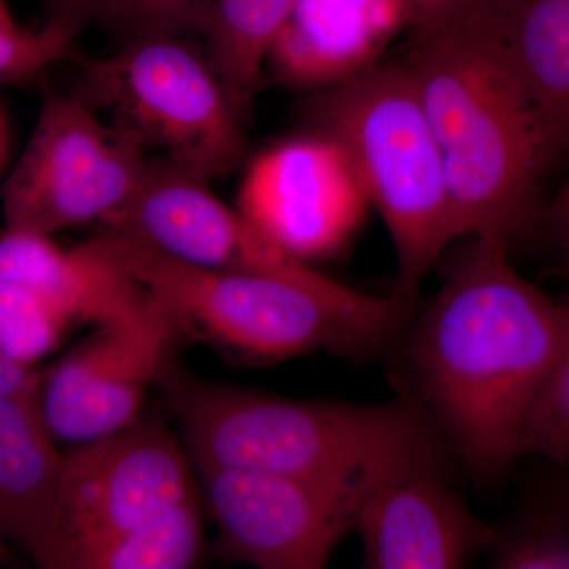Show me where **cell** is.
Returning <instances> with one entry per match:
<instances>
[{"label":"cell","mask_w":569,"mask_h":569,"mask_svg":"<svg viewBox=\"0 0 569 569\" xmlns=\"http://www.w3.org/2000/svg\"><path fill=\"white\" fill-rule=\"evenodd\" d=\"M501 239L471 238L432 301L406 326L422 410L485 481L519 458L531 400L569 346V296L523 279Z\"/></svg>","instance_id":"1"},{"label":"cell","mask_w":569,"mask_h":569,"mask_svg":"<svg viewBox=\"0 0 569 569\" xmlns=\"http://www.w3.org/2000/svg\"><path fill=\"white\" fill-rule=\"evenodd\" d=\"M503 0H459L418 28L403 63L447 171L456 234L509 249L542 233V178L557 162L537 104L509 58Z\"/></svg>","instance_id":"2"},{"label":"cell","mask_w":569,"mask_h":569,"mask_svg":"<svg viewBox=\"0 0 569 569\" xmlns=\"http://www.w3.org/2000/svg\"><path fill=\"white\" fill-rule=\"evenodd\" d=\"M157 385L198 468L312 478H365L418 462H445L448 443L415 400H296L190 376L174 355Z\"/></svg>","instance_id":"3"},{"label":"cell","mask_w":569,"mask_h":569,"mask_svg":"<svg viewBox=\"0 0 569 569\" xmlns=\"http://www.w3.org/2000/svg\"><path fill=\"white\" fill-rule=\"evenodd\" d=\"M149 293L170 307L179 329L239 358L280 362L329 351L377 353L402 335L413 302L370 296L347 302L287 282L183 263L116 234L88 241Z\"/></svg>","instance_id":"4"},{"label":"cell","mask_w":569,"mask_h":569,"mask_svg":"<svg viewBox=\"0 0 569 569\" xmlns=\"http://www.w3.org/2000/svg\"><path fill=\"white\" fill-rule=\"evenodd\" d=\"M320 92L310 118L347 153L370 208L387 224L397 258L395 296L413 302L427 272L458 239L443 159L413 80L406 66H377Z\"/></svg>","instance_id":"5"},{"label":"cell","mask_w":569,"mask_h":569,"mask_svg":"<svg viewBox=\"0 0 569 569\" xmlns=\"http://www.w3.org/2000/svg\"><path fill=\"white\" fill-rule=\"evenodd\" d=\"M71 93L160 162L201 181L244 156L241 116L211 62L179 36L133 37L114 54L86 61Z\"/></svg>","instance_id":"6"},{"label":"cell","mask_w":569,"mask_h":569,"mask_svg":"<svg viewBox=\"0 0 569 569\" xmlns=\"http://www.w3.org/2000/svg\"><path fill=\"white\" fill-rule=\"evenodd\" d=\"M149 153L69 93L48 92L31 140L2 189L6 227L52 234L103 223L137 193Z\"/></svg>","instance_id":"7"},{"label":"cell","mask_w":569,"mask_h":569,"mask_svg":"<svg viewBox=\"0 0 569 569\" xmlns=\"http://www.w3.org/2000/svg\"><path fill=\"white\" fill-rule=\"evenodd\" d=\"M186 455L159 422L134 419L63 456L40 548L41 569H70L82 552L193 493Z\"/></svg>","instance_id":"8"},{"label":"cell","mask_w":569,"mask_h":569,"mask_svg":"<svg viewBox=\"0 0 569 569\" xmlns=\"http://www.w3.org/2000/svg\"><path fill=\"white\" fill-rule=\"evenodd\" d=\"M198 470L223 556L261 569L326 567L340 539L355 529L367 490L388 473L337 479Z\"/></svg>","instance_id":"9"},{"label":"cell","mask_w":569,"mask_h":569,"mask_svg":"<svg viewBox=\"0 0 569 569\" xmlns=\"http://www.w3.org/2000/svg\"><path fill=\"white\" fill-rule=\"evenodd\" d=\"M174 260L220 271L276 277L331 298L361 302L370 295L321 274L261 233L238 208L224 204L208 182L152 163L137 193L102 223Z\"/></svg>","instance_id":"10"},{"label":"cell","mask_w":569,"mask_h":569,"mask_svg":"<svg viewBox=\"0 0 569 569\" xmlns=\"http://www.w3.org/2000/svg\"><path fill=\"white\" fill-rule=\"evenodd\" d=\"M236 208L277 246L312 264L351 244L370 204L347 153L316 130L253 157Z\"/></svg>","instance_id":"11"},{"label":"cell","mask_w":569,"mask_h":569,"mask_svg":"<svg viewBox=\"0 0 569 569\" xmlns=\"http://www.w3.org/2000/svg\"><path fill=\"white\" fill-rule=\"evenodd\" d=\"M181 335L170 307L149 293L137 316L102 326L40 377L39 406L52 437L86 443L134 421Z\"/></svg>","instance_id":"12"},{"label":"cell","mask_w":569,"mask_h":569,"mask_svg":"<svg viewBox=\"0 0 569 569\" xmlns=\"http://www.w3.org/2000/svg\"><path fill=\"white\" fill-rule=\"evenodd\" d=\"M443 463L395 468L367 490L355 529L362 568L455 569L489 549L497 527L468 509L441 473Z\"/></svg>","instance_id":"13"},{"label":"cell","mask_w":569,"mask_h":569,"mask_svg":"<svg viewBox=\"0 0 569 569\" xmlns=\"http://www.w3.org/2000/svg\"><path fill=\"white\" fill-rule=\"evenodd\" d=\"M415 24L407 0H295L266 63L284 84L325 91L376 69Z\"/></svg>","instance_id":"14"},{"label":"cell","mask_w":569,"mask_h":569,"mask_svg":"<svg viewBox=\"0 0 569 569\" xmlns=\"http://www.w3.org/2000/svg\"><path fill=\"white\" fill-rule=\"evenodd\" d=\"M0 280L28 284L50 298L73 323L97 328L137 316L148 291L89 242L63 249L50 234L0 231Z\"/></svg>","instance_id":"15"},{"label":"cell","mask_w":569,"mask_h":569,"mask_svg":"<svg viewBox=\"0 0 569 569\" xmlns=\"http://www.w3.org/2000/svg\"><path fill=\"white\" fill-rule=\"evenodd\" d=\"M63 456L39 388L0 395V531L33 557L50 522Z\"/></svg>","instance_id":"16"},{"label":"cell","mask_w":569,"mask_h":569,"mask_svg":"<svg viewBox=\"0 0 569 569\" xmlns=\"http://www.w3.org/2000/svg\"><path fill=\"white\" fill-rule=\"evenodd\" d=\"M500 26L559 160L569 153V0H503Z\"/></svg>","instance_id":"17"},{"label":"cell","mask_w":569,"mask_h":569,"mask_svg":"<svg viewBox=\"0 0 569 569\" xmlns=\"http://www.w3.org/2000/svg\"><path fill=\"white\" fill-rule=\"evenodd\" d=\"M295 0H212L203 31L208 61L239 116L252 103L269 48Z\"/></svg>","instance_id":"18"},{"label":"cell","mask_w":569,"mask_h":569,"mask_svg":"<svg viewBox=\"0 0 569 569\" xmlns=\"http://www.w3.org/2000/svg\"><path fill=\"white\" fill-rule=\"evenodd\" d=\"M203 523L197 493L82 552L70 569H187L197 563Z\"/></svg>","instance_id":"19"},{"label":"cell","mask_w":569,"mask_h":569,"mask_svg":"<svg viewBox=\"0 0 569 569\" xmlns=\"http://www.w3.org/2000/svg\"><path fill=\"white\" fill-rule=\"evenodd\" d=\"M73 320L28 284L0 280V353L31 367L61 343Z\"/></svg>","instance_id":"20"},{"label":"cell","mask_w":569,"mask_h":569,"mask_svg":"<svg viewBox=\"0 0 569 569\" xmlns=\"http://www.w3.org/2000/svg\"><path fill=\"white\" fill-rule=\"evenodd\" d=\"M490 567L498 569H569V529L559 516L535 503L498 529L490 545Z\"/></svg>","instance_id":"21"},{"label":"cell","mask_w":569,"mask_h":569,"mask_svg":"<svg viewBox=\"0 0 569 569\" xmlns=\"http://www.w3.org/2000/svg\"><path fill=\"white\" fill-rule=\"evenodd\" d=\"M520 452L539 456L550 466H569V346L531 400L520 436Z\"/></svg>","instance_id":"22"},{"label":"cell","mask_w":569,"mask_h":569,"mask_svg":"<svg viewBox=\"0 0 569 569\" xmlns=\"http://www.w3.org/2000/svg\"><path fill=\"white\" fill-rule=\"evenodd\" d=\"M78 28L48 21L40 31L0 26V82L28 80L71 54Z\"/></svg>","instance_id":"23"},{"label":"cell","mask_w":569,"mask_h":569,"mask_svg":"<svg viewBox=\"0 0 569 569\" xmlns=\"http://www.w3.org/2000/svg\"><path fill=\"white\" fill-rule=\"evenodd\" d=\"M212 0H112L107 21L130 37L179 36L203 29Z\"/></svg>","instance_id":"24"},{"label":"cell","mask_w":569,"mask_h":569,"mask_svg":"<svg viewBox=\"0 0 569 569\" xmlns=\"http://www.w3.org/2000/svg\"><path fill=\"white\" fill-rule=\"evenodd\" d=\"M50 10V20L66 22L80 29L82 22L99 18L107 20L112 0H44Z\"/></svg>","instance_id":"25"},{"label":"cell","mask_w":569,"mask_h":569,"mask_svg":"<svg viewBox=\"0 0 569 569\" xmlns=\"http://www.w3.org/2000/svg\"><path fill=\"white\" fill-rule=\"evenodd\" d=\"M535 503L559 516L569 529V466H550L549 477L542 482Z\"/></svg>","instance_id":"26"},{"label":"cell","mask_w":569,"mask_h":569,"mask_svg":"<svg viewBox=\"0 0 569 569\" xmlns=\"http://www.w3.org/2000/svg\"><path fill=\"white\" fill-rule=\"evenodd\" d=\"M569 231V176L557 193L545 203L542 211V233L552 241Z\"/></svg>","instance_id":"27"},{"label":"cell","mask_w":569,"mask_h":569,"mask_svg":"<svg viewBox=\"0 0 569 569\" xmlns=\"http://www.w3.org/2000/svg\"><path fill=\"white\" fill-rule=\"evenodd\" d=\"M40 385L39 373L33 372L31 367L17 365L0 353V395L2 392L29 391L37 389Z\"/></svg>","instance_id":"28"},{"label":"cell","mask_w":569,"mask_h":569,"mask_svg":"<svg viewBox=\"0 0 569 569\" xmlns=\"http://www.w3.org/2000/svg\"><path fill=\"white\" fill-rule=\"evenodd\" d=\"M415 13V28H422L448 13L459 0H407Z\"/></svg>","instance_id":"29"},{"label":"cell","mask_w":569,"mask_h":569,"mask_svg":"<svg viewBox=\"0 0 569 569\" xmlns=\"http://www.w3.org/2000/svg\"><path fill=\"white\" fill-rule=\"evenodd\" d=\"M553 244H557L560 250L561 274H563L565 282H567V293L569 295V231L557 238Z\"/></svg>","instance_id":"30"},{"label":"cell","mask_w":569,"mask_h":569,"mask_svg":"<svg viewBox=\"0 0 569 569\" xmlns=\"http://www.w3.org/2000/svg\"><path fill=\"white\" fill-rule=\"evenodd\" d=\"M13 17H11L9 7H7L6 0H0V26H14Z\"/></svg>","instance_id":"31"},{"label":"cell","mask_w":569,"mask_h":569,"mask_svg":"<svg viewBox=\"0 0 569 569\" xmlns=\"http://www.w3.org/2000/svg\"><path fill=\"white\" fill-rule=\"evenodd\" d=\"M6 149H7L6 122H3L2 114H0V167H2L3 159H6Z\"/></svg>","instance_id":"32"},{"label":"cell","mask_w":569,"mask_h":569,"mask_svg":"<svg viewBox=\"0 0 569 569\" xmlns=\"http://www.w3.org/2000/svg\"><path fill=\"white\" fill-rule=\"evenodd\" d=\"M9 561V548H7V539L0 531V565Z\"/></svg>","instance_id":"33"}]
</instances>
